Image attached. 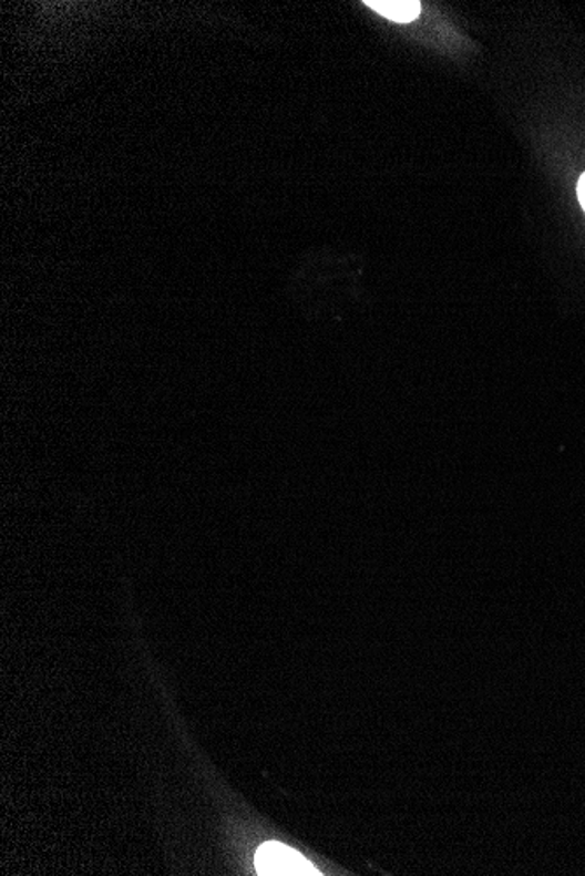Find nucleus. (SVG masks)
I'll return each instance as SVG.
<instances>
[{
	"label": "nucleus",
	"instance_id": "obj_1",
	"mask_svg": "<svg viewBox=\"0 0 585 876\" xmlns=\"http://www.w3.org/2000/svg\"><path fill=\"white\" fill-rule=\"evenodd\" d=\"M255 868L258 875L265 876H316L319 869L297 851L268 842L256 852Z\"/></svg>",
	"mask_w": 585,
	"mask_h": 876
},
{
	"label": "nucleus",
	"instance_id": "obj_2",
	"mask_svg": "<svg viewBox=\"0 0 585 876\" xmlns=\"http://www.w3.org/2000/svg\"><path fill=\"white\" fill-rule=\"evenodd\" d=\"M365 4L398 23H409L421 14V4L415 0H367Z\"/></svg>",
	"mask_w": 585,
	"mask_h": 876
},
{
	"label": "nucleus",
	"instance_id": "obj_3",
	"mask_svg": "<svg viewBox=\"0 0 585 876\" xmlns=\"http://www.w3.org/2000/svg\"><path fill=\"white\" fill-rule=\"evenodd\" d=\"M577 196L585 213V174H582L581 179H578Z\"/></svg>",
	"mask_w": 585,
	"mask_h": 876
}]
</instances>
